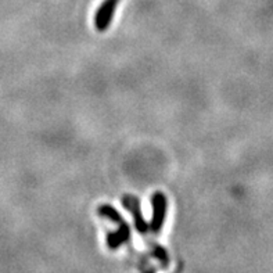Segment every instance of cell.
<instances>
[{
    "mask_svg": "<svg viewBox=\"0 0 273 273\" xmlns=\"http://www.w3.org/2000/svg\"><path fill=\"white\" fill-rule=\"evenodd\" d=\"M151 207H153V216H151L150 229L153 233H159L164 222L167 219L168 198L162 192H156L151 195Z\"/></svg>",
    "mask_w": 273,
    "mask_h": 273,
    "instance_id": "1",
    "label": "cell"
},
{
    "mask_svg": "<svg viewBox=\"0 0 273 273\" xmlns=\"http://www.w3.org/2000/svg\"><path fill=\"white\" fill-rule=\"evenodd\" d=\"M119 1L121 0H103L101 1L100 7L97 9L96 14H95V18H93V24H95L96 31L104 32L110 28Z\"/></svg>",
    "mask_w": 273,
    "mask_h": 273,
    "instance_id": "2",
    "label": "cell"
},
{
    "mask_svg": "<svg viewBox=\"0 0 273 273\" xmlns=\"http://www.w3.org/2000/svg\"><path fill=\"white\" fill-rule=\"evenodd\" d=\"M123 207L129 211V214L133 216V222H135V228L140 233V234H146L149 232V223L146 222L143 214H141L140 208V200L132 195V194H125L122 197Z\"/></svg>",
    "mask_w": 273,
    "mask_h": 273,
    "instance_id": "3",
    "label": "cell"
},
{
    "mask_svg": "<svg viewBox=\"0 0 273 273\" xmlns=\"http://www.w3.org/2000/svg\"><path fill=\"white\" fill-rule=\"evenodd\" d=\"M129 240H131V228H129L128 223H125V225L118 226V229L115 232H111L110 234H107L106 243L108 248L117 250L122 244L128 243Z\"/></svg>",
    "mask_w": 273,
    "mask_h": 273,
    "instance_id": "4",
    "label": "cell"
},
{
    "mask_svg": "<svg viewBox=\"0 0 273 273\" xmlns=\"http://www.w3.org/2000/svg\"><path fill=\"white\" fill-rule=\"evenodd\" d=\"M97 215H100V216H103V218H106V219L114 222L117 226H121V225H125V223H126V220L123 219L122 215L117 211V208H114V207L110 205V204H101V205L97 208Z\"/></svg>",
    "mask_w": 273,
    "mask_h": 273,
    "instance_id": "5",
    "label": "cell"
},
{
    "mask_svg": "<svg viewBox=\"0 0 273 273\" xmlns=\"http://www.w3.org/2000/svg\"><path fill=\"white\" fill-rule=\"evenodd\" d=\"M153 253H154L156 258L159 259V262L162 264V266H168V264H169V258H168V253L165 248H162V247L158 246V244H154V247H153Z\"/></svg>",
    "mask_w": 273,
    "mask_h": 273,
    "instance_id": "6",
    "label": "cell"
}]
</instances>
